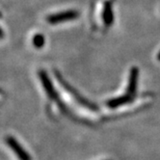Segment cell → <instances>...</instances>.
Here are the masks:
<instances>
[{"label": "cell", "instance_id": "4", "mask_svg": "<svg viewBox=\"0 0 160 160\" xmlns=\"http://www.w3.org/2000/svg\"><path fill=\"white\" fill-rule=\"evenodd\" d=\"M5 141L6 144L10 147V148L14 152V153L19 160H32L29 153L22 148V146L18 142L16 138H14L12 136H7Z\"/></svg>", "mask_w": 160, "mask_h": 160}, {"label": "cell", "instance_id": "8", "mask_svg": "<svg viewBox=\"0 0 160 160\" xmlns=\"http://www.w3.org/2000/svg\"><path fill=\"white\" fill-rule=\"evenodd\" d=\"M32 42H33V45L37 49H41V48H42V47L45 43V38H44V36L42 35V34H40V33L36 34V35L33 37Z\"/></svg>", "mask_w": 160, "mask_h": 160}, {"label": "cell", "instance_id": "6", "mask_svg": "<svg viewBox=\"0 0 160 160\" xmlns=\"http://www.w3.org/2000/svg\"><path fill=\"white\" fill-rule=\"evenodd\" d=\"M135 98L125 94V95H122V96H120V97H117V98H111L109 100L106 101V105L109 107V108H118L120 106H122V105H125L128 103H130L134 100Z\"/></svg>", "mask_w": 160, "mask_h": 160}, {"label": "cell", "instance_id": "2", "mask_svg": "<svg viewBox=\"0 0 160 160\" xmlns=\"http://www.w3.org/2000/svg\"><path fill=\"white\" fill-rule=\"evenodd\" d=\"M38 76L40 78V81L42 83V88L44 90L45 94H47V96L50 99L56 101L57 103L59 104L61 110H63L64 112H66V107H65L63 102L60 100L59 95H58V93H57L56 89L54 88V86L52 84V81H51V79L49 78L48 72H45V71H43V70H40L38 72Z\"/></svg>", "mask_w": 160, "mask_h": 160}, {"label": "cell", "instance_id": "3", "mask_svg": "<svg viewBox=\"0 0 160 160\" xmlns=\"http://www.w3.org/2000/svg\"><path fill=\"white\" fill-rule=\"evenodd\" d=\"M78 17H79V13L76 10H68V11H63V12H59V13L48 16L47 21L48 23L54 25V24H58L65 21L74 20L78 18Z\"/></svg>", "mask_w": 160, "mask_h": 160}, {"label": "cell", "instance_id": "7", "mask_svg": "<svg viewBox=\"0 0 160 160\" xmlns=\"http://www.w3.org/2000/svg\"><path fill=\"white\" fill-rule=\"evenodd\" d=\"M102 20L106 27L112 26L114 22V13L112 9V4L110 1H105L102 10Z\"/></svg>", "mask_w": 160, "mask_h": 160}, {"label": "cell", "instance_id": "1", "mask_svg": "<svg viewBox=\"0 0 160 160\" xmlns=\"http://www.w3.org/2000/svg\"><path fill=\"white\" fill-rule=\"evenodd\" d=\"M54 74H55V77L57 79V81H58L59 84L63 87V89L66 91V92H68V94H70L76 100V102H78L80 105H82V106L88 108L91 111H94V112H98V109H99L98 106L97 104H95L94 102L90 101L89 99H87L86 98H84V97H82L81 95H80L78 91H76V89H74L71 84H68L66 81V80L64 79V77L61 75V73L59 72L55 71Z\"/></svg>", "mask_w": 160, "mask_h": 160}, {"label": "cell", "instance_id": "5", "mask_svg": "<svg viewBox=\"0 0 160 160\" xmlns=\"http://www.w3.org/2000/svg\"><path fill=\"white\" fill-rule=\"evenodd\" d=\"M138 78H139V68L137 67H132L129 71L128 83L127 88V93L125 94L135 98L136 91H137V84H138Z\"/></svg>", "mask_w": 160, "mask_h": 160}, {"label": "cell", "instance_id": "9", "mask_svg": "<svg viewBox=\"0 0 160 160\" xmlns=\"http://www.w3.org/2000/svg\"><path fill=\"white\" fill-rule=\"evenodd\" d=\"M157 60L158 61H160V51L158 52V54H157Z\"/></svg>", "mask_w": 160, "mask_h": 160}]
</instances>
